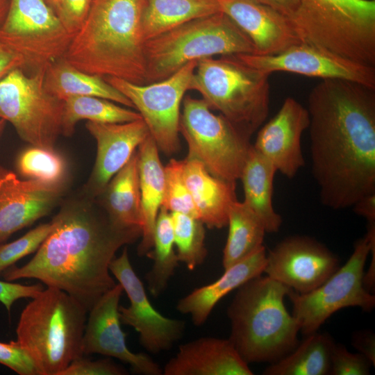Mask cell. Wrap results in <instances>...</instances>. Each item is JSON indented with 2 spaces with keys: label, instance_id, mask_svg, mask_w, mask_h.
Here are the masks:
<instances>
[{
  "label": "cell",
  "instance_id": "41",
  "mask_svg": "<svg viewBox=\"0 0 375 375\" xmlns=\"http://www.w3.org/2000/svg\"><path fill=\"white\" fill-rule=\"evenodd\" d=\"M93 0H60L56 14L65 28L74 35L83 23Z\"/></svg>",
  "mask_w": 375,
  "mask_h": 375
},
{
  "label": "cell",
  "instance_id": "42",
  "mask_svg": "<svg viewBox=\"0 0 375 375\" xmlns=\"http://www.w3.org/2000/svg\"><path fill=\"white\" fill-rule=\"evenodd\" d=\"M44 289L41 283L27 285L0 280V302L10 312L16 301L22 298L32 299Z\"/></svg>",
  "mask_w": 375,
  "mask_h": 375
},
{
  "label": "cell",
  "instance_id": "30",
  "mask_svg": "<svg viewBox=\"0 0 375 375\" xmlns=\"http://www.w3.org/2000/svg\"><path fill=\"white\" fill-rule=\"evenodd\" d=\"M228 234L223 251L222 266L226 269L263 247L265 226L244 202L235 201L228 216Z\"/></svg>",
  "mask_w": 375,
  "mask_h": 375
},
{
  "label": "cell",
  "instance_id": "16",
  "mask_svg": "<svg viewBox=\"0 0 375 375\" xmlns=\"http://www.w3.org/2000/svg\"><path fill=\"white\" fill-rule=\"evenodd\" d=\"M235 56L245 64L269 74L288 72L323 80L344 79L375 88V67L347 60L306 42L274 55Z\"/></svg>",
  "mask_w": 375,
  "mask_h": 375
},
{
  "label": "cell",
  "instance_id": "19",
  "mask_svg": "<svg viewBox=\"0 0 375 375\" xmlns=\"http://www.w3.org/2000/svg\"><path fill=\"white\" fill-rule=\"evenodd\" d=\"M310 122L307 108L286 98L278 112L258 131L254 149L288 178L304 166L301 136Z\"/></svg>",
  "mask_w": 375,
  "mask_h": 375
},
{
  "label": "cell",
  "instance_id": "17",
  "mask_svg": "<svg viewBox=\"0 0 375 375\" xmlns=\"http://www.w3.org/2000/svg\"><path fill=\"white\" fill-rule=\"evenodd\" d=\"M124 289L117 283L106 292L88 311L83 336V355L98 353L128 364L142 375H161L162 369L147 354L133 353L127 347L126 334L121 328L119 307Z\"/></svg>",
  "mask_w": 375,
  "mask_h": 375
},
{
  "label": "cell",
  "instance_id": "33",
  "mask_svg": "<svg viewBox=\"0 0 375 375\" xmlns=\"http://www.w3.org/2000/svg\"><path fill=\"white\" fill-rule=\"evenodd\" d=\"M62 135L70 137L82 119L100 123H125L142 119L138 112L115 102L90 96L71 97L63 101Z\"/></svg>",
  "mask_w": 375,
  "mask_h": 375
},
{
  "label": "cell",
  "instance_id": "21",
  "mask_svg": "<svg viewBox=\"0 0 375 375\" xmlns=\"http://www.w3.org/2000/svg\"><path fill=\"white\" fill-rule=\"evenodd\" d=\"M226 15L249 38L255 54L274 55L301 42L288 17L253 0H217Z\"/></svg>",
  "mask_w": 375,
  "mask_h": 375
},
{
  "label": "cell",
  "instance_id": "1",
  "mask_svg": "<svg viewBox=\"0 0 375 375\" xmlns=\"http://www.w3.org/2000/svg\"><path fill=\"white\" fill-rule=\"evenodd\" d=\"M307 110L321 203L341 210L375 193V88L324 79L310 91Z\"/></svg>",
  "mask_w": 375,
  "mask_h": 375
},
{
  "label": "cell",
  "instance_id": "11",
  "mask_svg": "<svg viewBox=\"0 0 375 375\" xmlns=\"http://www.w3.org/2000/svg\"><path fill=\"white\" fill-rule=\"evenodd\" d=\"M370 251L365 235L358 240L347 262L315 290L289 294L292 303V315L300 331L307 335L317 331L333 313L347 307H359L370 312L375 306V296L363 285L365 265Z\"/></svg>",
  "mask_w": 375,
  "mask_h": 375
},
{
  "label": "cell",
  "instance_id": "44",
  "mask_svg": "<svg viewBox=\"0 0 375 375\" xmlns=\"http://www.w3.org/2000/svg\"><path fill=\"white\" fill-rule=\"evenodd\" d=\"M353 346L359 353L366 356L375 365V337L370 331H360L354 333Z\"/></svg>",
  "mask_w": 375,
  "mask_h": 375
},
{
  "label": "cell",
  "instance_id": "24",
  "mask_svg": "<svg viewBox=\"0 0 375 375\" xmlns=\"http://www.w3.org/2000/svg\"><path fill=\"white\" fill-rule=\"evenodd\" d=\"M183 175L199 219L209 228L226 226L230 207L238 200L235 182L213 176L200 161L187 157Z\"/></svg>",
  "mask_w": 375,
  "mask_h": 375
},
{
  "label": "cell",
  "instance_id": "12",
  "mask_svg": "<svg viewBox=\"0 0 375 375\" xmlns=\"http://www.w3.org/2000/svg\"><path fill=\"white\" fill-rule=\"evenodd\" d=\"M44 0H11L0 43L22 56L26 69H47L62 58L73 38Z\"/></svg>",
  "mask_w": 375,
  "mask_h": 375
},
{
  "label": "cell",
  "instance_id": "28",
  "mask_svg": "<svg viewBox=\"0 0 375 375\" xmlns=\"http://www.w3.org/2000/svg\"><path fill=\"white\" fill-rule=\"evenodd\" d=\"M44 85L49 93L61 101L71 97L90 96L134 108L126 96L103 77L80 71L62 58L47 68Z\"/></svg>",
  "mask_w": 375,
  "mask_h": 375
},
{
  "label": "cell",
  "instance_id": "48",
  "mask_svg": "<svg viewBox=\"0 0 375 375\" xmlns=\"http://www.w3.org/2000/svg\"><path fill=\"white\" fill-rule=\"evenodd\" d=\"M48 5L56 12H57L58 6H59V1L60 0H44Z\"/></svg>",
  "mask_w": 375,
  "mask_h": 375
},
{
  "label": "cell",
  "instance_id": "38",
  "mask_svg": "<svg viewBox=\"0 0 375 375\" xmlns=\"http://www.w3.org/2000/svg\"><path fill=\"white\" fill-rule=\"evenodd\" d=\"M372 362L363 354L349 352L342 344L335 343L331 355L332 375H368Z\"/></svg>",
  "mask_w": 375,
  "mask_h": 375
},
{
  "label": "cell",
  "instance_id": "23",
  "mask_svg": "<svg viewBox=\"0 0 375 375\" xmlns=\"http://www.w3.org/2000/svg\"><path fill=\"white\" fill-rule=\"evenodd\" d=\"M267 253L263 246L251 256L224 269L215 282L192 290L178 300L176 309L190 315L195 326L203 325L217 303L229 292L265 270Z\"/></svg>",
  "mask_w": 375,
  "mask_h": 375
},
{
  "label": "cell",
  "instance_id": "39",
  "mask_svg": "<svg viewBox=\"0 0 375 375\" xmlns=\"http://www.w3.org/2000/svg\"><path fill=\"white\" fill-rule=\"evenodd\" d=\"M0 364L19 375H40L31 356L17 341L0 342Z\"/></svg>",
  "mask_w": 375,
  "mask_h": 375
},
{
  "label": "cell",
  "instance_id": "20",
  "mask_svg": "<svg viewBox=\"0 0 375 375\" xmlns=\"http://www.w3.org/2000/svg\"><path fill=\"white\" fill-rule=\"evenodd\" d=\"M85 127L95 139L97 149L94 166L83 192L96 199L129 161L149 132L142 119L125 123L88 121Z\"/></svg>",
  "mask_w": 375,
  "mask_h": 375
},
{
  "label": "cell",
  "instance_id": "2",
  "mask_svg": "<svg viewBox=\"0 0 375 375\" xmlns=\"http://www.w3.org/2000/svg\"><path fill=\"white\" fill-rule=\"evenodd\" d=\"M52 228L24 265L3 272L7 281L39 280L65 291L88 312L115 283L109 266L123 246L142 233L140 227L115 222L96 199L83 192L65 199L51 220Z\"/></svg>",
  "mask_w": 375,
  "mask_h": 375
},
{
  "label": "cell",
  "instance_id": "3",
  "mask_svg": "<svg viewBox=\"0 0 375 375\" xmlns=\"http://www.w3.org/2000/svg\"><path fill=\"white\" fill-rule=\"evenodd\" d=\"M148 0H93L62 59L83 72L147 83L143 15Z\"/></svg>",
  "mask_w": 375,
  "mask_h": 375
},
{
  "label": "cell",
  "instance_id": "27",
  "mask_svg": "<svg viewBox=\"0 0 375 375\" xmlns=\"http://www.w3.org/2000/svg\"><path fill=\"white\" fill-rule=\"evenodd\" d=\"M96 199L117 224L142 229L137 151L125 166L110 179L103 192Z\"/></svg>",
  "mask_w": 375,
  "mask_h": 375
},
{
  "label": "cell",
  "instance_id": "10",
  "mask_svg": "<svg viewBox=\"0 0 375 375\" xmlns=\"http://www.w3.org/2000/svg\"><path fill=\"white\" fill-rule=\"evenodd\" d=\"M179 131L188 147L187 158L200 161L213 176L235 182L251 144L222 115L212 113L203 99L183 100Z\"/></svg>",
  "mask_w": 375,
  "mask_h": 375
},
{
  "label": "cell",
  "instance_id": "49",
  "mask_svg": "<svg viewBox=\"0 0 375 375\" xmlns=\"http://www.w3.org/2000/svg\"><path fill=\"white\" fill-rule=\"evenodd\" d=\"M4 124H5V121L0 119V134L3 131Z\"/></svg>",
  "mask_w": 375,
  "mask_h": 375
},
{
  "label": "cell",
  "instance_id": "15",
  "mask_svg": "<svg viewBox=\"0 0 375 375\" xmlns=\"http://www.w3.org/2000/svg\"><path fill=\"white\" fill-rule=\"evenodd\" d=\"M340 267L338 257L324 244L307 235H292L268 253L264 272L299 294L309 292Z\"/></svg>",
  "mask_w": 375,
  "mask_h": 375
},
{
  "label": "cell",
  "instance_id": "9",
  "mask_svg": "<svg viewBox=\"0 0 375 375\" xmlns=\"http://www.w3.org/2000/svg\"><path fill=\"white\" fill-rule=\"evenodd\" d=\"M46 69L28 75L17 68L0 79V119L31 146L54 150L62 135L64 102L46 90Z\"/></svg>",
  "mask_w": 375,
  "mask_h": 375
},
{
  "label": "cell",
  "instance_id": "22",
  "mask_svg": "<svg viewBox=\"0 0 375 375\" xmlns=\"http://www.w3.org/2000/svg\"><path fill=\"white\" fill-rule=\"evenodd\" d=\"M164 375H253L228 339L203 337L181 344L162 369Z\"/></svg>",
  "mask_w": 375,
  "mask_h": 375
},
{
  "label": "cell",
  "instance_id": "4",
  "mask_svg": "<svg viewBox=\"0 0 375 375\" xmlns=\"http://www.w3.org/2000/svg\"><path fill=\"white\" fill-rule=\"evenodd\" d=\"M293 290L262 274L242 284L227 308L231 341L247 363H274L299 343V324L284 304Z\"/></svg>",
  "mask_w": 375,
  "mask_h": 375
},
{
  "label": "cell",
  "instance_id": "5",
  "mask_svg": "<svg viewBox=\"0 0 375 375\" xmlns=\"http://www.w3.org/2000/svg\"><path fill=\"white\" fill-rule=\"evenodd\" d=\"M88 312L73 297L50 287L22 310L16 341L31 356L40 375H60L74 360L83 356Z\"/></svg>",
  "mask_w": 375,
  "mask_h": 375
},
{
  "label": "cell",
  "instance_id": "18",
  "mask_svg": "<svg viewBox=\"0 0 375 375\" xmlns=\"http://www.w3.org/2000/svg\"><path fill=\"white\" fill-rule=\"evenodd\" d=\"M62 188V184L20 180L0 165V242L49 213Z\"/></svg>",
  "mask_w": 375,
  "mask_h": 375
},
{
  "label": "cell",
  "instance_id": "25",
  "mask_svg": "<svg viewBox=\"0 0 375 375\" xmlns=\"http://www.w3.org/2000/svg\"><path fill=\"white\" fill-rule=\"evenodd\" d=\"M158 151L150 134L137 151L143 219L142 239L138 247L139 256H147L153 248L156 219L163 199L165 172Z\"/></svg>",
  "mask_w": 375,
  "mask_h": 375
},
{
  "label": "cell",
  "instance_id": "40",
  "mask_svg": "<svg viewBox=\"0 0 375 375\" xmlns=\"http://www.w3.org/2000/svg\"><path fill=\"white\" fill-rule=\"evenodd\" d=\"M128 372L110 358L91 360L83 356L74 360L60 375H126Z\"/></svg>",
  "mask_w": 375,
  "mask_h": 375
},
{
  "label": "cell",
  "instance_id": "13",
  "mask_svg": "<svg viewBox=\"0 0 375 375\" xmlns=\"http://www.w3.org/2000/svg\"><path fill=\"white\" fill-rule=\"evenodd\" d=\"M197 64V61L190 62L169 77L145 85L103 77L131 101L158 149L167 156L180 149V107Z\"/></svg>",
  "mask_w": 375,
  "mask_h": 375
},
{
  "label": "cell",
  "instance_id": "35",
  "mask_svg": "<svg viewBox=\"0 0 375 375\" xmlns=\"http://www.w3.org/2000/svg\"><path fill=\"white\" fill-rule=\"evenodd\" d=\"M17 167L29 179L50 184H62L66 171L65 160L54 150L33 146L21 153Z\"/></svg>",
  "mask_w": 375,
  "mask_h": 375
},
{
  "label": "cell",
  "instance_id": "14",
  "mask_svg": "<svg viewBox=\"0 0 375 375\" xmlns=\"http://www.w3.org/2000/svg\"><path fill=\"white\" fill-rule=\"evenodd\" d=\"M109 269L130 301L128 307H119L121 322L135 328L140 344L148 352L158 353L171 349L184 335L185 321L167 317L154 308L130 262L126 247L111 261Z\"/></svg>",
  "mask_w": 375,
  "mask_h": 375
},
{
  "label": "cell",
  "instance_id": "8",
  "mask_svg": "<svg viewBox=\"0 0 375 375\" xmlns=\"http://www.w3.org/2000/svg\"><path fill=\"white\" fill-rule=\"evenodd\" d=\"M147 83L163 80L192 61L217 55L255 53L249 38L218 12L174 28L144 43Z\"/></svg>",
  "mask_w": 375,
  "mask_h": 375
},
{
  "label": "cell",
  "instance_id": "34",
  "mask_svg": "<svg viewBox=\"0 0 375 375\" xmlns=\"http://www.w3.org/2000/svg\"><path fill=\"white\" fill-rule=\"evenodd\" d=\"M177 258L190 270L203 263L207 256L204 224L199 219L180 213L171 212Z\"/></svg>",
  "mask_w": 375,
  "mask_h": 375
},
{
  "label": "cell",
  "instance_id": "31",
  "mask_svg": "<svg viewBox=\"0 0 375 375\" xmlns=\"http://www.w3.org/2000/svg\"><path fill=\"white\" fill-rule=\"evenodd\" d=\"M306 338L285 357L270 364L264 375L330 374L331 355L335 342L327 333L317 331Z\"/></svg>",
  "mask_w": 375,
  "mask_h": 375
},
{
  "label": "cell",
  "instance_id": "26",
  "mask_svg": "<svg viewBox=\"0 0 375 375\" xmlns=\"http://www.w3.org/2000/svg\"><path fill=\"white\" fill-rule=\"evenodd\" d=\"M274 165L251 144L240 179L244 190V202L262 222L266 232L277 233L282 224L281 216L273 206Z\"/></svg>",
  "mask_w": 375,
  "mask_h": 375
},
{
  "label": "cell",
  "instance_id": "32",
  "mask_svg": "<svg viewBox=\"0 0 375 375\" xmlns=\"http://www.w3.org/2000/svg\"><path fill=\"white\" fill-rule=\"evenodd\" d=\"M174 247L172 215L161 207L156 219L153 248L147 254L153 260L151 269L145 275L148 289L153 297H157L165 291L178 266L179 261Z\"/></svg>",
  "mask_w": 375,
  "mask_h": 375
},
{
  "label": "cell",
  "instance_id": "36",
  "mask_svg": "<svg viewBox=\"0 0 375 375\" xmlns=\"http://www.w3.org/2000/svg\"><path fill=\"white\" fill-rule=\"evenodd\" d=\"M183 160L172 158L164 167L165 189L162 206L170 212H180L199 219L198 211L184 181Z\"/></svg>",
  "mask_w": 375,
  "mask_h": 375
},
{
  "label": "cell",
  "instance_id": "46",
  "mask_svg": "<svg viewBox=\"0 0 375 375\" xmlns=\"http://www.w3.org/2000/svg\"><path fill=\"white\" fill-rule=\"evenodd\" d=\"M267 6L288 18L293 15L299 8L300 0H253Z\"/></svg>",
  "mask_w": 375,
  "mask_h": 375
},
{
  "label": "cell",
  "instance_id": "6",
  "mask_svg": "<svg viewBox=\"0 0 375 375\" xmlns=\"http://www.w3.org/2000/svg\"><path fill=\"white\" fill-rule=\"evenodd\" d=\"M269 75L235 55L206 58L197 61L189 90L250 139L269 113Z\"/></svg>",
  "mask_w": 375,
  "mask_h": 375
},
{
  "label": "cell",
  "instance_id": "7",
  "mask_svg": "<svg viewBox=\"0 0 375 375\" xmlns=\"http://www.w3.org/2000/svg\"><path fill=\"white\" fill-rule=\"evenodd\" d=\"M288 19L302 42L375 67V0H300Z\"/></svg>",
  "mask_w": 375,
  "mask_h": 375
},
{
  "label": "cell",
  "instance_id": "47",
  "mask_svg": "<svg viewBox=\"0 0 375 375\" xmlns=\"http://www.w3.org/2000/svg\"><path fill=\"white\" fill-rule=\"evenodd\" d=\"M11 0H0V27L8 14Z\"/></svg>",
  "mask_w": 375,
  "mask_h": 375
},
{
  "label": "cell",
  "instance_id": "29",
  "mask_svg": "<svg viewBox=\"0 0 375 375\" xmlns=\"http://www.w3.org/2000/svg\"><path fill=\"white\" fill-rule=\"evenodd\" d=\"M218 12L217 0H148L142 19L144 40Z\"/></svg>",
  "mask_w": 375,
  "mask_h": 375
},
{
  "label": "cell",
  "instance_id": "45",
  "mask_svg": "<svg viewBox=\"0 0 375 375\" xmlns=\"http://www.w3.org/2000/svg\"><path fill=\"white\" fill-rule=\"evenodd\" d=\"M352 207L354 212L365 217L367 222H375V193L361 198Z\"/></svg>",
  "mask_w": 375,
  "mask_h": 375
},
{
  "label": "cell",
  "instance_id": "43",
  "mask_svg": "<svg viewBox=\"0 0 375 375\" xmlns=\"http://www.w3.org/2000/svg\"><path fill=\"white\" fill-rule=\"evenodd\" d=\"M25 62L22 56L0 43V79L15 69L24 70Z\"/></svg>",
  "mask_w": 375,
  "mask_h": 375
},
{
  "label": "cell",
  "instance_id": "37",
  "mask_svg": "<svg viewBox=\"0 0 375 375\" xmlns=\"http://www.w3.org/2000/svg\"><path fill=\"white\" fill-rule=\"evenodd\" d=\"M52 228L51 222L40 224L17 240L0 245V274L21 258L36 251Z\"/></svg>",
  "mask_w": 375,
  "mask_h": 375
}]
</instances>
